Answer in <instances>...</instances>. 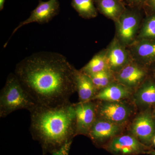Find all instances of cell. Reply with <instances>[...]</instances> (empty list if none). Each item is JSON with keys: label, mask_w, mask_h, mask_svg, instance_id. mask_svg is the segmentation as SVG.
<instances>
[{"label": "cell", "mask_w": 155, "mask_h": 155, "mask_svg": "<svg viewBox=\"0 0 155 155\" xmlns=\"http://www.w3.org/2000/svg\"><path fill=\"white\" fill-rule=\"evenodd\" d=\"M75 83L79 102L92 101L97 94V91L90 77L80 70H77Z\"/></svg>", "instance_id": "cell-14"}, {"label": "cell", "mask_w": 155, "mask_h": 155, "mask_svg": "<svg viewBox=\"0 0 155 155\" xmlns=\"http://www.w3.org/2000/svg\"><path fill=\"white\" fill-rule=\"evenodd\" d=\"M109 69L106 54L102 52L95 55L89 62L80 69L87 75L102 72Z\"/></svg>", "instance_id": "cell-17"}, {"label": "cell", "mask_w": 155, "mask_h": 155, "mask_svg": "<svg viewBox=\"0 0 155 155\" xmlns=\"http://www.w3.org/2000/svg\"><path fill=\"white\" fill-rule=\"evenodd\" d=\"M130 131L140 142L150 147L155 135V117L150 109L138 114L130 126Z\"/></svg>", "instance_id": "cell-6"}, {"label": "cell", "mask_w": 155, "mask_h": 155, "mask_svg": "<svg viewBox=\"0 0 155 155\" xmlns=\"http://www.w3.org/2000/svg\"><path fill=\"white\" fill-rule=\"evenodd\" d=\"M103 148L113 155H139L151 149L131 134L116 136Z\"/></svg>", "instance_id": "cell-5"}, {"label": "cell", "mask_w": 155, "mask_h": 155, "mask_svg": "<svg viewBox=\"0 0 155 155\" xmlns=\"http://www.w3.org/2000/svg\"><path fill=\"white\" fill-rule=\"evenodd\" d=\"M99 7L103 14L112 19H117L121 13V7L116 0H101Z\"/></svg>", "instance_id": "cell-20"}, {"label": "cell", "mask_w": 155, "mask_h": 155, "mask_svg": "<svg viewBox=\"0 0 155 155\" xmlns=\"http://www.w3.org/2000/svg\"><path fill=\"white\" fill-rule=\"evenodd\" d=\"M76 71L63 55L40 52L19 62L14 74L37 105L54 107L70 102Z\"/></svg>", "instance_id": "cell-1"}, {"label": "cell", "mask_w": 155, "mask_h": 155, "mask_svg": "<svg viewBox=\"0 0 155 155\" xmlns=\"http://www.w3.org/2000/svg\"><path fill=\"white\" fill-rule=\"evenodd\" d=\"M72 5L82 17L90 18L96 16L97 11L92 0H72Z\"/></svg>", "instance_id": "cell-18"}, {"label": "cell", "mask_w": 155, "mask_h": 155, "mask_svg": "<svg viewBox=\"0 0 155 155\" xmlns=\"http://www.w3.org/2000/svg\"><path fill=\"white\" fill-rule=\"evenodd\" d=\"M146 75V71L138 65L127 64L118 72L117 80L121 84L131 88L138 85Z\"/></svg>", "instance_id": "cell-10"}, {"label": "cell", "mask_w": 155, "mask_h": 155, "mask_svg": "<svg viewBox=\"0 0 155 155\" xmlns=\"http://www.w3.org/2000/svg\"><path fill=\"white\" fill-rule=\"evenodd\" d=\"M106 54L109 69L111 71H119L127 64V53L116 39L112 42Z\"/></svg>", "instance_id": "cell-12"}, {"label": "cell", "mask_w": 155, "mask_h": 155, "mask_svg": "<svg viewBox=\"0 0 155 155\" xmlns=\"http://www.w3.org/2000/svg\"><path fill=\"white\" fill-rule=\"evenodd\" d=\"M131 1H133V2H141L142 0H131Z\"/></svg>", "instance_id": "cell-27"}, {"label": "cell", "mask_w": 155, "mask_h": 155, "mask_svg": "<svg viewBox=\"0 0 155 155\" xmlns=\"http://www.w3.org/2000/svg\"><path fill=\"white\" fill-rule=\"evenodd\" d=\"M97 101V119H104L123 125L128 122L133 113L132 107L122 101Z\"/></svg>", "instance_id": "cell-4"}, {"label": "cell", "mask_w": 155, "mask_h": 155, "mask_svg": "<svg viewBox=\"0 0 155 155\" xmlns=\"http://www.w3.org/2000/svg\"><path fill=\"white\" fill-rule=\"evenodd\" d=\"M37 106L15 74H10L0 93V117L5 118L22 109L30 112Z\"/></svg>", "instance_id": "cell-3"}, {"label": "cell", "mask_w": 155, "mask_h": 155, "mask_svg": "<svg viewBox=\"0 0 155 155\" xmlns=\"http://www.w3.org/2000/svg\"><path fill=\"white\" fill-rule=\"evenodd\" d=\"M5 1V0H0V9L1 10H2Z\"/></svg>", "instance_id": "cell-25"}, {"label": "cell", "mask_w": 155, "mask_h": 155, "mask_svg": "<svg viewBox=\"0 0 155 155\" xmlns=\"http://www.w3.org/2000/svg\"><path fill=\"white\" fill-rule=\"evenodd\" d=\"M71 144H72V142L69 143L65 145L60 151L52 155H69Z\"/></svg>", "instance_id": "cell-22"}, {"label": "cell", "mask_w": 155, "mask_h": 155, "mask_svg": "<svg viewBox=\"0 0 155 155\" xmlns=\"http://www.w3.org/2000/svg\"><path fill=\"white\" fill-rule=\"evenodd\" d=\"M148 4L153 11H155V0H147Z\"/></svg>", "instance_id": "cell-23"}, {"label": "cell", "mask_w": 155, "mask_h": 155, "mask_svg": "<svg viewBox=\"0 0 155 155\" xmlns=\"http://www.w3.org/2000/svg\"><path fill=\"white\" fill-rule=\"evenodd\" d=\"M131 93V88L120 83H111L98 92L92 101H119L129 98Z\"/></svg>", "instance_id": "cell-11"}, {"label": "cell", "mask_w": 155, "mask_h": 155, "mask_svg": "<svg viewBox=\"0 0 155 155\" xmlns=\"http://www.w3.org/2000/svg\"><path fill=\"white\" fill-rule=\"evenodd\" d=\"M29 112V130L32 138L41 146L43 155L58 153L76 136L74 104L37 106Z\"/></svg>", "instance_id": "cell-2"}, {"label": "cell", "mask_w": 155, "mask_h": 155, "mask_svg": "<svg viewBox=\"0 0 155 155\" xmlns=\"http://www.w3.org/2000/svg\"><path fill=\"white\" fill-rule=\"evenodd\" d=\"M111 72L112 71L108 69L88 75L94 84L97 93L112 83L113 77Z\"/></svg>", "instance_id": "cell-19"}, {"label": "cell", "mask_w": 155, "mask_h": 155, "mask_svg": "<svg viewBox=\"0 0 155 155\" xmlns=\"http://www.w3.org/2000/svg\"><path fill=\"white\" fill-rule=\"evenodd\" d=\"M138 25V17L135 14L124 13L120 16L118 26V34L123 42L129 43L133 40Z\"/></svg>", "instance_id": "cell-13"}, {"label": "cell", "mask_w": 155, "mask_h": 155, "mask_svg": "<svg viewBox=\"0 0 155 155\" xmlns=\"http://www.w3.org/2000/svg\"><path fill=\"white\" fill-rule=\"evenodd\" d=\"M146 154L150 155H155V150L151 149L147 152Z\"/></svg>", "instance_id": "cell-24"}, {"label": "cell", "mask_w": 155, "mask_h": 155, "mask_svg": "<svg viewBox=\"0 0 155 155\" xmlns=\"http://www.w3.org/2000/svg\"><path fill=\"white\" fill-rule=\"evenodd\" d=\"M123 125H117L104 119H97L87 136L95 145L103 147L111 139L119 135Z\"/></svg>", "instance_id": "cell-8"}, {"label": "cell", "mask_w": 155, "mask_h": 155, "mask_svg": "<svg viewBox=\"0 0 155 155\" xmlns=\"http://www.w3.org/2000/svg\"><path fill=\"white\" fill-rule=\"evenodd\" d=\"M76 135H88L97 119V101H90L74 104Z\"/></svg>", "instance_id": "cell-7"}, {"label": "cell", "mask_w": 155, "mask_h": 155, "mask_svg": "<svg viewBox=\"0 0 155 155\" xmlns=\"http://www.w3.org/2000/svg\"><path fill=\"white\" fill-rule=\"evenodd\" d=\"M153 114L154 116L155 117V110H154V111L153 113Z\"/></svg>", "instance_id": "cell-28"}, {"label": "cell", "mask_w": 155, "mask_h": 155, "mask_svg": "<svg viewBox=\"0 0 155 155\" xmlns=\"http://www.w3.org/2000/svg\"><path fill=\"white\" fill-rule=\"evenodd\" d=\"M134 53L137 58L147 64L155 61V41L143 39L134 48Z\"/></svg>", "instance_id": "cell-16"}, {"label": "cell", "mask_w": 155, "mask_h": 155, "mask_svg": "<svg viewBox=\"0 0 155 155\" xmlns=\"http://www.w3.org/2000/svg\"><path fill=\"white\" fill-rule=\"evenodd\" d=\"M134 100L138 106H155V83L149 81L143 83L136 92Z\"/></svg>", "instance_id": "cell-15"}, {"label": "cell", "mask_w": 155, "mask_h": 155, "mask_svg": "<svg viewBox=\"0 0 155 155\" xmlns=\"http://www.w3.org/2000/svg\"><path fill=\"white\" fill-rule=\"evenodd\" d=\"M59 7L58 0H49L47 2H41L36 8L31 12L30 17L19 23L14 29L12 35L24 25L32 22L43 24L48 22L57 14Z\"/></svg>", "instance_id": "cell-9"}, {"label": "cell", "mask_w": 155, "mask_h": 155, "mask_svg": "<svg viewBox=\"0 0 155 155\" xmlns=\"http://www.w3.org/2000/svg\"><path fill=\"white\" fill-rule=\"evenodd\" d=\"M152 143L153 145L155 147V135H154V136L153 137V140H152Z\"/></svg>", "instance_id": "cell-26"}, {"label": "cell", "mask_w": 155, "mask_h": 155, "mask_svg": "<svg viewBox=\"0 0 155 155\" xmlns=\"http://www.w3.org/2000/svg\"><path fill=\"white\" fill-rule=\"evenodd\" d=\"M140 37V38L147 39L155 38V15L148 19L145 23Z\"/></svg>", "instance_id": "cell-21"}]
</instances>
